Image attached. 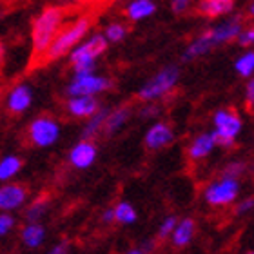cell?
Here are the masks:
<instances>
[{
  "label": "cell",
  "instance_id": "obj_37",
  "mask_svg": "<svg viewBox=\"0 0 254 254\" xmlns=\"http://www.w3.org/2000/svg\"><path fill=\"white\" fill-rule=\"evenodd\" d=\"M51 254H60V253H67V245L65 244H60L57 247H53V251H49Z\"/></svg>",
  "mask_w": 254,
  "mask_h": 254
},
{
  "label": "cell",
  "instance_id": "obj_19",
  "mask_svg": "<svg viewBox=\"0 0 254 254\" xmlns=\"http://www.w3.org/2000/svg\"><path fill=\"white\" fill-rule=\"evenodd\" d=\"M44 236H46V231H44V227L38 225V223H29V225H26L24 231H22V242H24L27 247H31V249H37V247L42 245Z\"/></svg>",
  "mask_w": 254,
  "mask_h": 254
},
{
  "label": "cell",
  "instance_id": "obj_29",
  "mask_svg": "<svg viewBox=\"0 0 254 254\" xmlns=\"http://www.w3.org/2000/svg\"><path fill=\"white\" fill-rule=\"evenodd\" d=\"M13 225H15V220H13V216H9V214H7V211H4L2 214H0V236H5V234L13 229Z\"/></svg>",
  "mask_w": 254,
  "mask_h": 254
},
{
  "label": "cell",
  "instance_id": "obj_28",
  "mask_svg": "<svg viewBox=\"0 0 254 254\" xmlns=\"http://www.w3.org/2000/svg\"><path fill=\"white\" fill-rule=\"evenodd\" d=\"M46 209H48V203H46V201H37V203H35V205H31V209L27 211V220L37 222L38 218L46 212Z\"/></svg>",
  "mask_w": 254,
  "mask_h": 254
},
{
  "label": "cell",
  "instance_id": "obj_12",
  "mask_svg": "<svg viewBox=\"0 0 254 254\" xmlns=\"http://www.w3.org/2000/svg\"><path fill=\"white\" fill-rule=\"evenodd\" d=\"M173 129H171L167 124H154V126L149 127V131L145 132V147L151 149V151H156L160 147H165L173 142Z\"/></svg>",
  "mask_w": 254,
  "mask_h": 254
},
{
  "label": "cell",
  "instance_id": "obj_22",
  "mask_svg": "<svg viewBox=\"0 0 254 254\" xmlns=\"http://www.w3.org/2000/svg\"><path fill=\"white\" fill-rule=\"evenodd\" d=\"M20 169H22V160L18 156H13V154L4 156V158L0 160V182H7Z\"/></svg>",
  "mask_w": 254,
  "mask_h": 254
},
{
  "label": "cell",
  "instance_id": "obj_34",
  "mask_svg": "<svg viewBox=\"0 0 254 254\" xmlns=\"http://www.w3.org/2000/svg\"><path fill=\"white\" fill-rule=\"evenodd\" d=\"M245 100H247V106H253V100H254V82L251 80L249 84H247V96H245Z\"/></svg>",
  "mask_w": 254,
  "mask_h": 254
},
{
  "label": "cell",
  "instance_id": "obj_4",
  "mask_svg": "<svg viewBox=\"0 0 254 254\" xmlns=\"http://www.w3.org/2000/svg\"><path fill=\"white\" fill-rule=\"evenodd\" d=\"M242 118L234 109H220L214 113V136L216 145L222 147H233L236 136L242 131Z\"/></svg>",
  "mask_w": 254,
  "mask_h": 254
},
{
  "label": "cell",
  "instance_id": "obj_35",
  "mask_svg": "<svg viewBox=\"0 0 254 254\" xmlns=\"http://www.w3.org/2000/svg\"><path fill=\"white\" fill-rule=\"evenodd\" d=\"M102 222H104V223L115 222V211H113V209H107V211L102 214Z\"/></svg>",
  "mask_w": 254,
  "mask_h": 254
},
{
  "label": "cell",
  "instance_id": "obj_21",
  "mask_svg": "<svg viewBox=\"0 0 254 254\" xmlns=\"http://www.w3.org/2000/svg\"><path fill=\"white\" fill-rule=\"evenodd\" d=\"M129 113L131 111H129L127 107H120V109H115V111L107 113L106 122H104V129L107 131V134H113L115 131H118V129L127 122Z\"/></svg>",
  "mask_w": 254,
  "mask_h": 254
},
{
  "label": "cell",
  "instance_id": "obj_32",
  "mask_svg": "<svg viewBox=\"0 0 254 254\" xmlns=\"http://www.w3.org/2000/svg\"><path fill=\"white\" fill-rule=\"evenodd\" d=\"M253 205H254V200H253V198H245L244 201H240L238 205H236L234 212H236V214H245V212H249L251 209H253Z\"/></svg>",
  "mask_w": 254,
  "mask_h": 254
},
{
  "label": "cell",
  "instance_id": "obj_14",
  "mask_svg": "<svg viewBox=\"0 0 254 254\" xmlns=\"http://www.w3.org/2000/svg\"><path fill=\"white\" fill-rule=\"evenodd\" d=\"M67 109L73 117L87 118L98 109V102H96V98L93 95L71 96V100L67 102Z\"/></svg>",
  "mask_w": 254,
  "mask_h": 254
},
{
  "label": "cell",
  "instance_id": "obj_3",
  "mask_svg": "<svg viewBox=\"0 0 254 254\" xmlns=\"http://www.w3.org/2000/svg\"><path fill=\"white\" fill-rule=\"evenodd\" d=\"M180 78V69L176 65H167V67L160 69L153 78L145 82L138 91V98L143 102H153L165 96L173 87L176 85Z\"/></svg>",
  "mask_w": 254,
  "mask_h": 254
},
{
  "label": "cell",
  "instance_id": "obj_38",
  "mask_svg": "<svg viewBox=\"0 0 254 254\" xmlns=\"http://www.w3.org/2000/svg\"><path fill=\"white\" fill-rule=\"evenodd\" d=\"M4 59V48H2V44H0V62Z\"/></svg>",
  "mask_w": 254,
  "mask_h": 254
},
{
  "label": "cell",
  "instance_id": "obj_18",
  "mask_svg": "<svg viewBox=\"0 0 254 254\" xmlns=\"http://www.w3.org/2000/svg\"><path fill=\"white\" fill-rule=\"evenodd\" d=\"M154 11H156V4H154L153 0H132L131 4L127 5L126 15L132 22H138L154 15Z\"/></svg>",
  "mask_w": 254,
  "mask_h": 254
},
{
  "label": "cell",
  "instance_id": "obj_25",
  "mask_svg": "<svg viewBox=\"0 0 254 254\" xmlns=\"http://www.w3.org/2000/svg\"><path fill=\"white\" fill-rule=\"evenodd\" d=\"M234 69H236L242 76H251L254 71V53L253 51L242 55V57L236 60V64H234Z\"/></svg>",
  "mask_w": 254,
  "mask_h": 254
},
{
  "label": "cell",
  "instance_id": "obj_27",
  "mask_svg": "<svg viewBox=\"0 0 254 254\" xmlns=\"http://www.w3.org/2000/svg\"><path fill=\"white\" fill-rule=\"evenodd\" d=\"M176 216H169V218H165L164 222H162V225H160L158 229V238L160 240H165V238H169L171 233H173V229H175L176 225Z\"/></svg>",
  "mask_w": 254,
  "mask_h": 254
},
{
  "label": "cell",
  "instance_id": "obj_15",
  "mask_svg": "<svg viewBox=\"0 0 254 254\" xmlns=\"http://www.w3.org/2000/svg\"><path fill=\"white\" fill-rule=\"evenodd\" d=\"M214 147H216V136H214V132H203V134L196 136L190 142L189 149H187V154H189L190 160H201L205 158L207 154H211Z\"/></svg>",
  "mask_w": 254,
  "mask_h": 254
},
{
  "label": "cell",
  "instance_id": "obj_31",
  "mask_svg": "<svg viewBox=\"0 0 254 254\" xmlns=\"http://www.w3.org/2000/svg\"><path fill=\"white\" fill-rule=\"evenodd\" d=\"M190 0H171V9L173 13H186L189 9Z\"/></svg>",
  "mask_w": 254,
  "mask_h": 254
},
{
  "label": "cell",
  "instance_id": "obj_2",
  "mask_svg": "<svg viewBox=\"0 0 254 254\" xmlns=\"http://www.w3.org/2000/svg\"><path fill=\"white\" fill-rule=\"evenodd\" d=\"M65 18V9L59 7V5H51L40 13L35 18L31 27V40H33V55L35 60H38L42 57V53L48 49V46L51 44L57 33L60 31V27L64 24Z\"/></svg>",
  "mask_w": 254,
  "mask_h": 254
},
{
  "label": "cell",
  "instance_id": "obj_5",
  "mask_svg": "<svg viewBox=\"0 0 254 254\" xmlns=\"http://www.w3.org/2000/svg\"><path fill=\"white\" fill-rule=\"evenodd\" d=\"M240 192V182L234 176L223 175L222 180L214 182L205 189V201L209 205L220 207L229 205Z\"/></svg>",
  "mask_w": 254,
  "mask_h": 254
},
{
  "label": "cell",
  "instance_id": "obj_26",
  "mask_svg": "<svg viewBox=\"0 0 254 254\" xmlns=\"http://www.w3.org/2000/svg\"><path fill=\"white\" fill-rule=\"evenodd\" d=\"M126 26L124 24H109V26L106 27V40H109V42H120V40H124L126 38Z\"/></svg>",
  "mask_w": 254,
  "mask_h": 254
},
{
  "label": "cell",
  "instance_id": "obj_16",
  "mask_svg": "<svg viewBox=\"0 0 254 254\" xmlns=\"http://www.w3.org/2000/svg\"><path fill=\"white\" fill-rule=\"evenodd\" d=\"M234 9V0H200L198 11L201 15L214 18V16L229 15Z\"/></svg>",
  "mask_w": 254,
  "mask_h": 254
},
{
  "label": "cell",
  "instance_id": "obj_33",
  "mask_svg": "<svg viewBox=\"0 0 254 254\" xmlns=\"http://www.w3.org/2000/svg\"><path fill=\"white\" fill-rule=\"evenodd\" d=\"M245 171V165L244 164H233L229 165L227 169H225V175L227 176H234V178H240V175Z\"/></svg>",
  "mask_w": 254,
  "mask_h": 254
},
{
  "label": "cell",
  "instance_id": "obj_11",
  "mask_svg": "<svg viewBox=\"0 0 254 254\" xmlns=\"http://www.w3.org/2000/svg\"><path fill=\"white\" fill-rule=\"evenodd\" d=\"M27 189L20 184H7L0 187V211H13L24 205Z\"/></svg>",
  "mask_w": 254,
  "mask_h": 254
},
{
  "label": "cell",
  "instance_id": "obj_6",
  "mask_svg": "<svg viewBox=\"0 0 254 254\" xmlns=\"http://www.w3.org/2000/svg\"><path fill=\"white\" fill-rule=\"evenodd\" d=\"M60 136V126L51 117H38L29 126V138L38 147L53 145Z\"/></svg>",
  "mask_w": 254,
  "mask_h": 254
},
{
  "label": "cell",
  "instance_id": "obj_1",
  "mask_svg": "<svg viewBox=\"0 0 254 254\" xmlns=\"http://www.w3.org/2000/svg\"><path fill=\"white\" fill-rule=\"evenodd\" d=\"M93 18L91 16H80L74 22H71L67 27H60V31L57 33V37L51 40V44L48 46V49L42 53L40 62L49 64L55 60L62 59L64 55H67L76 44L85 37V33L91 29Z\"/></svg>",
  "mask_w": 254,
  "mask_h": 254
},
{
  "label": "cell",
  "instance_id": "obj_8",
  "mask_svg": "<svg viewBox=\"0 0 254 254\" xmlns=\"http://www.w3.org/2000/svg\"><path fill=\"white\" fill-rule=\"evenodd\" d=\"M107 49V40L104 35H95L89 40H85L80 46H74L69 51V60L71 64L78 62V60H96L104 51Z\"/></svg>",
  "mask_w": 254,
  "mask_h": 254
},
{
  "label": "cell",
  "instance_id": "obj_39",
  "mask_svg": "<svg viewBox=\"0 0 254 254\" xmlns=\"http://www.w3.org/2000/svg\"><path fill=\"white\" fill-rule=\"evenodd\" d=\"M71 2H80V0H71Z\"/></svg>",
  "mask_w": 254,
  "mask_h": 254
},
{
  "label": "cell",
  "instance_id": "obj_30",
  "mask_svg": "<svg viewBox=\"0 0 254 254\" xmlns=\"http://www.w3.org/2000/svg\"><path fill=\"white\" fill-rule=\"evenodd\" d=\"M236 38H238L240 46H251V44L254 42V29L253 27H251V29H242Z\"/></svg>",
  "mask_w": 254,
  "mask_h": 254
},
{
  "label": "cell",
  "instance_id": "obj_9",
  "mask_svg": "<svg viewBox=\"0 0 254 254\" xmlns=\"http://www.w3.org/2000/svg\"><path fill=\"white\" fill-rule=\"evenodd\" d=\"M242 29H244V20L238 16V18H233V20H227L220 24V26L212 27V29L205 31V35L209 38V42L212 44V48H216L220 44H227L231 40H234Z\"/></svg>",
  "mask_w": 254,
  "mask_h": 254
},
{
  "label": "cell",
  "instance_id": "obj_36",
  "mask_svg": "<svg viewBox=\"0 0 254 254\" xmlns=\"http://www.w3.org/2000/svg\"><path fill=\"white\" fill-rule=\"evenodd\" d=\"M154 115H158V109H156V107H153V106H147L142 111V117H154Z\"/></svg>",
  "mask_w": 254,
  "mask_h": 254
},
{
  "label": "cell",
  "instance_id": "obj_13",
  "mask_svg": "<svg viewBox=\"0 0 254 254\" xmlns=\"http://www.w3.org/2000/svg\"><path fill=\"white\" fill-rule=\"evenodd\" d=\"M31 89H29V85H16L13 87L9 95H7V102H5V107L9 109L11 113H15V115H20V113L27 111L29 106H31Z\"/></svg>",
  "mask_w": 254,
  "mask_h": 254
},
{
  "label": "cell",
  "instance_id": "obj_20",
  "mask_svg": "<svg viewBox=\"0 0 254 254\" xmlns=\"http://www.w3.org/2000/svg\"><path fill=\"white\" fill-rule=\"evenodd\" d=\"M212 48V44L209 42V38H207V35L203 33V35H200L198 38H194L192 42L189 44V48H187V51L184 53V60H190V59H198V57H203V55H207Z\"/></svg>",
  "mask_w": 254,
  "mask_h": 254
},
{
  "label": "cell",
  "instance_id": "obj_10",
  "mask_svg": "<svg viewBox=\"0 0 254 254\" xmlns=\"http://www.w3.org/2000/svg\"><path fill=\"white\" fill-rule=\"evenodd\" d=\"M96 154H98V151H96L95 143L89 142V140H82V142H78L71 149L69 162L76 169H87V167H91V165L95 164Z\"/></svg>",
  "mask_w": 254,
  "mask_h": 254
},
{
  "label": "cell",
  "instance_id": "obj_23",
  "mask_svg": "<svg viewBox=\"0 0 254 254\" xmlns=\"http://www.w3.org/2000/svg\"><path fill=\"white\" fill-rule=\"evenodd\" d=\"M107 113L109 111H106V109H96V111L91 115L89 124H87L85 129L82 131V140H89L91 136H95L96 132L100 131L102 127H104V122H106Z\"/></svg>",
  "mask_w": 254,
  "mask_h": 254
},
{
  "label": "cell",
  "instance_id": "obj_17",
  "mask_svg": "<svg viewBox=\"0 0 254 254\" xmlns=\"http://www.w3.org/2000/svg\"><path fill=\"white\" fill-rule=\"evenodd\" d=\"M196 231V223L192 218H186L182 220L180 223L176 222L173 233H171V238H173V245L175 247H186V245L190 244V240L194 236Z\"/></svg>",
  "mask_w": 254,
  "mask_h": 254
},
{
  "label": "cell",
  "instance_id": "obj_24",
  "mask_svg": "<svg viewBox=\"0 0 254 254\" xmlns=\"http://www.w3.org/2000/svg\"><path fill=\"white\" fill-rule=\"evenodd\" d=\"M113 211H115V222H120L124 225H131V223L136 222V216H138L136 211L127 201H120Z\"/></svg>",
  "mask_w": 254,
  "mask_h": 254
},
{
  "label": "cell",
  "instance_id": "obj_7",
  "mask_svg": "<svg viewBox=\"0 0 254 254\" xmlns=\"http://www.w3.org/2000/svg\"><path fill=\"white\" fill-rule=\"evenodd\" d=\"M111 85V82L104 76H96L95 73L89 74H80L74 76V80L67 85V95L69 96H78V95H98L102 91H106Z\"/></svg>",
  "mask_w": 254,
  "mask_h": 254
}]
</instances>
